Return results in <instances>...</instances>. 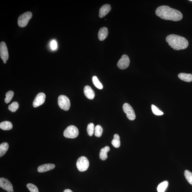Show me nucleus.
I'll return each mask as SVG.
<instances>
[{
    "instance_id": "nucleus-1",
    "label": "nucleus",
    "mask_w": 192,
    "mask_h": 192,
    "mask_svg": "<svg viewBox=\"0 0 192 192\" xmlns=\"http://www.w3.org/2000/svg\"><path fill=\"white\" fill-rule=\"evenodd\" d=\"M156 14L165 20L179 21L183 18V15L179 11L167 6H159L156 10Z\"/></svg>"
},
{
    "instance_id": "nucleus-2",
    "label": "nucleus",
    "mask_w": 192,
    "mask_h": 192,
    "mask_svg": "<svg viewBox=\"0 0 192 192\" xmlns=\"http://www.w3.org/2000/svg\"><path fill=\"white\" fill-rule=\"evenodd\" d=\"M166 41L169 45L174 50H184L188 47V41L185 37L175 34H171L168 36Z\"/></svg>"
},
{
    "instance_id": "nucleus-3",
    "label": "nucleus",
    "mask_w": 192,
    "mask_h": 192,
    "mask_svg": "<svg viewBox=\"0 0 192 192\" xmlns=\"http://www.w3.org/2000/svg\"><path fill=\"white\" fill-rule=\"evenodd\" d=\"M78 135V129L74 125H70L68 126L63 132L64 136L67 138H76Z\"/></svg>"
},
{
    "instance_id": "nucleus-4",
    "label": "nucleus",
    "mask_w": 192,
    "mask_h": 192,
    "mask_svg": "<svg viewBox=\"0 0 192 192\" xmlns=\"http://www.w3.org/2000/svg\"><path fill=\"white\" fill-rule=\"evenodd\" d=\"M76 165L79 171H85L87 170L89 167V161L85 156H81L77 160Z\"/></svg>"
},
{
    "instance_id": "nucleus-5",
    "label": "nucleus",
    "mask_w": 192,
    "mask_h": 192,
    "mask_svg": "<svg viewBox=\"0 0 192 192\" xmlns=\"http://www.w3.org/2000/svg\"><path fill=\"white\" fill-rule=\"evenodd\" d=\"M58 103L61 109L65 111L69 110L70 106V101L67 96L61 95L58 97Z\"/></svg>"
},
{
    "instance_id": "nucleus-6",
    "label": "nucleus",
    "mask_w": 192,
    "mask_h": 192,
    "mask_svg": "<svg viewBox=\"0 0 192 192\" xmlns=\"http://www.w3.org/2000/svg\"><path fill=\"white\" fill-rule=\"evenodd\" d=\"M32 17V14L31 12H28L24 13L19 17L18 25L21 28L25 27Z\"/></svg>"
},
{
    "instance_id": "nucleus-7",
    "label": "nucleus",
    "mask_w": 192,
    "mask_h": 192,
    "mask_svg": "<svg viewBox=\"0 0 192 192\" xmlns=\"http://www.w3.org/2000/svg\"><path fill=\"white\" fill-rule=\"evenodd\" d=\"M123 110L127 115L128 119L130 120H134L136 118V115L133 108L129 104L125 103L123 106Z\"/></svg>"
},
{
    "instance_id": "nucleus-8",
    "label": "nucleus",
    "mask_w": 192,
    "mask_h": 192,
    "mask_svg": "<svg viewBox=\"0 0 192 192\" xmlns=\"http://www.w3.org/2000/svg\"><path fill=\"white\" fill-rule=\"evenodd\" d=\"M130 63L129 57L127 55H123L117 63L118 67L121 70H125L129 67Z\"/></svg>"
},
{
    "instance_id": "nucleus-9",
    "label": "nucleus",
    "mask_w": 192,
    "mask_h": 192,
    "mask_svg": "<svg viewBox=\"0 0 192 192\" xmlns=\"http://www.w3.org/2000/svg\"><path fill=\"white\" fill-rule=\"evenodd\" d=\"M0 187L8 192H14L12 183L5 178H0Z\"/></svg>"
},
{
    "instance_id": "nucleus-10",
    "label": "nucleus",
    "mask_w": 192,
    "mask_h": 192,
    "mask_svg": "<svg viewBox=\"0 0 192 192\" xmlns=\"http://www.w3.org/2000/svg\"><path fill=\"white\" fill-rule=\"evenodd\" d=\"M0 56L3 61H7L9 58L8 48L6 44L4 42L0 44Z\"/></svg>"
},
{
    "instance_id": "nucleus-11",
    "label": "nucleus",
    "mask_w": 192,
    "mask_h": 192,
    "mask_svg": "<svg viewBox=\"0 0 192 192\" xmlns=\"http://www.w3.org/2000/svg\"><path fill=\"white\" fill-rule=\"evenodd\" d=\"M46 95L43 92H40L37 95L33 103V105L34 107H39L43 104L45 102Z\"/></svg>"
},
{
    "instance_id": "nucleus-12",
    "label": "nucleus",
    "mask_w": 192,
    "mask_h": 192,
    "mask_svg": "<svg viewBox=\"0 0 192 192\" xmlns=\"http://www.w3.org/2000/svg\"><path fill=\"white\" fill-rule=\"evenodd\" d=\"M111 6L109 4H105V5L101 6L100 10H99V17L100 18H103L107 15L111 11Z\"/></svg>"
},
{
    "instance_id": "nucleus-13",
    "label": "nucleus",
    "mask_w": 192,
    "mask_h": 192,
    "mask_svg": "<svg viewBox=\"0 0 192 192\" xmlns=\"http://www.w3.org/2000/svg\"><path fill=\"white\" fill-rule=\"evenodd\" d=\"M84 92L85 96L87 98L91 100L94 98L95 94L93 89L90 86H85L84 89Z\"/></svg>"
},
{
    "instance_id": "nucleus-14",
    "label": "nucleus",
    "mask_w": 192,
    "mask_h": 192,
    "mask_svg": "<svg viewBox=\"0 0 192 192\" xmlns=\"http://www.w3.org/2000/svg\"><path fill=\"white\" fill-rule=\"evenodd\" d=\"M55 167V165L54 164H44L39 166L38 168V169H37V171L39 173H43V172L51 170L54 169Z\"/></svg>"
},
{
    "instance_id": "nucleus-15",
    "label": "nucleus",
    "mask_w": 192,
    "mask_h": 192,
    "mask_svg": "<svg viewBox=\"0 0 192 192\" xmlns=\"http://www.w3.org/2000/svg\"><path fill=\"white\" fill-rule=\"evenodd\" d=\"M108 31L107 28L106 27H103L100 28L98 32V38L101 41L104 40L107 36Z\"/></svg>"
},
{
    "instance_id": "nucleus-16",
    "label": "nucleus",
    "mask_w": 192,
    "mask_h": 192,
    "mask_svg": "<svg viewBox=\"0 0 192 192\" xmlns=\"http://www.w3.org/2000/svg\"><path fill=\"white\" fill-rule=\"evenodd\" d=\"M110 150V147L108 146H105L100 150L99 156L101 160H105L107 159V153Z\"/></svg>"
},
{
    "instance_id": "nucleus-17",
    "label": "nucleus",
    "mask_w": 192,
    "mask_h": 192,
    "mask_svg": "<svg viewBox=\"0 0 192 192\" xmlns=\"http://www.w3.org/2000/svg\"><path fill=\"white\" fill-rule=\"evenodd\" d=\"M178 77L181 80L186 82L192 81V74L185 73H180L178 75Z\"/></svg>"
},
{
    "instance_id": "nucleus-18",
    "label": "nucleus",
    "mask_w": 192,
    "mask_h": 192,
    "mask_svg": "<svg viewBox=\"0 0 192 192\" xmlns=\"http://www.w3.org/2000/svg\"><path fill=\"white\" fill-rule=\"evenodd\" d=\"M12 123L8 121H3L0 123V128L4 130H9L13 128Z\"/></svg>"
},
{
    "instance_id": "nucleus-19",
    "label": "nucleus",
    "mask_w": 192,
    "mask_h": 192,
    "mask_svg": "<svg viewBox=\"0 0 192 192\" xmlns=\"http://www.w3.org/2000/svg\"><path fill=\"white\" fill-rule=\"evenodd\" d=\"M9 147L8 143L7 142L2 143L0 145V157L3 156L7 152Z\"/></svg>"
},
{
    "instance_id": "nucleus-20",
    "label": "nucleus",
    "mask_w": 192,
    "mask_h": 192,
    "mask_svg": "<svg viewBox=\"0 0 192 192\" xmlns=\"http://www.w3.org/2000/svg\"><path fill=\"white\" fill-rule=\"evenodd\" d=\"M111 143L113 146L116 148L120 147V137L118 134H114V139L112 141Z\"/></svg>"
},
{
    "instance_id": "nucleus-21",
    "label": "nucleus",
    "mask_w": 192,
    "mask_h": 192,
    "mask_svg": "<svg viewBox=\"0 0 192 192\" xmlns=\"http://www.w3.org/2000/svg\"><path fill=\"white\" fill-rule=\"evenodd\" d=\"M168 185V182L167 181L161 183L159 184L157 188L158 192H164Z\"/></svg>"
},
{
    "instance_id": "nucleus-22",
    "label": "nucleus",
    "mask_w": 192,
    "mask_h": 192,
    "mask_svg": "<svg viewBox=\"0 0 192 192\" xmlns=\"http://www.w3.org/2000/svg\"><path fill=\"white\" fill-rule=\"evenodd\" d=\"M92 82L95 87L99 89H102L103 86L99 81L98 78L96 76H94L92 78Z\"/></svg>"
},
{
    "instance_id": "nucleus-23",
    "label": "nucleus",
    "mask_w": 192,
    "mask_h": 192,
    "mask_svg": "<svg viewBox=\"0 0 192 192\" xmlns=\"http://www.w3.org/2000/svg\"><path fill=\"white\" fill-rule=\"evenodd\" d=\"M103 129L100 125H97L95 127V135L97 137H100L102 135Z\"/></svg>"
},
{
    "instance_id": "nucleus-24",
    "label": "nucleus",
    "mask_w": 192,
    "mask_h": 192,
    "mask_svg": "<svg viewBox=\"0 0 192 192\" xmlns=\"http://www.w3.org/2000/svg\"><path fill=\"white\" fill-rule=\"evenodd\" d=\"M19 107V105L18 103L16 101H14L8 107V109L12 112L16 111Z\"/></svg>"
},
{
    "instance_id": "nucleus-25",
    "label": "nucleus",
    "mask_w": 192,
    "mask_h": 192,
    "mask_svg": "<svg viewBox=\"0 0 192 192\" xmlns=\"http://www.w3.org/2000/svg\"><path fill=\"white\" fill-rule=\"evenodd\" d=\"M95 131L94 125L93 123H90L88 124L87 128V131L90 136L93 135Z\"/></svg>"
},
{
    "instance_id": "nucleus-26",
    "label": "nucleus",
    "mask_w": 192,
    "mask_h": 192,
    "mask_svg": "<svg viewBox=\"0 0 192 192\" xmlns=\"http://www.w3.org/2000/svg\"><path fill=\"white\" fill-rule=\"evenodd\" d=\"M184 175L185 178L189 184L192 185V173L188 170L184 171Z\"/></svg>"
},
{
    "instance_id": "nucleus-27",
    "label": "nucleus",
    "mask_w": 192,
    "mask_h": 192,
    "mask_svg": "<svg viewBox=\"0 0 192 192\" xmlns=\"http://www.w3.org/2000/svg\"><path fill=\"white\" fill-rule=\"evenodd\" d=\"M14 92L12 91H8L6 94V98L5 99V101L6 103L8 104L10 102V101L12 99L13 96H14Z\"/></svg>"
},
{
    "instance_id": "nucleus-28",
    "label": "nucleus",
    "mask_w": 192,
    "mask_h": 192,
    "mask_svg": "<svg viewBox=\"0 0 192 192\" xmlns=\"http://www.w3.org/2000/svg\"><path fill=\"white\" fill-rule=\"evenodd\" d=\"M151 108L152 112L156 115L158 116L162 115L163 114V112L160 111L155 105H152Z\"/></svg>"
},
{
    "instance_id": "nucleus-29",
    "label": "nucleus",
    "mask_w": 192,
    "mask_h": 192,
    "mask_svg": "<svg viewBox=\"0 0 192 192\" xmlns=\"http://www.w3.org/2000/svg\"><path fill=\"white\" fill-rule=\"evenodd\" d=\"M28 188L31 192H39L37 187L31 183H28L26 185Z\"/></svg>"
},
{
    "instance_id": "nucleus-30",
    "label": "nucleus",
    "mask_w": 192,
    "mask_h": 192,
    "mask_svg": "<svg viewBox=\"0 0 192 192\" xmlns=\"http://www.w3.org/2000/svg\"><path fill=\"white\" fill-rule=\"evenodd\" d=\"M57 43L56 41L53 40L51 43V47L52 50H56L57 48Z\"/></svg>"
},
{
    "instance_id": "nucleus-31",
    "label": "nucleus",
    "mask_w": 192,
    "mask_h": 192,
    "mask_svg": "<svg viewBox=\"0 0 192 192\" xmlns=\"http://www.w3.org/2000/svg\"><path fill=\"white\" fill-rule=\"evenodd\" d=\"M63 192H73L71 190H70V189H66L65 190H64Z\"/></svg>"
},
{
    "instance_id": "nucleus-32",
    "label": "nucleus",
    "mask_w": 192,
    "mask_h": 192,
    "mask_svg": "<svg viewBox=\"0 0 192 192\" xmlns=\"http://www.w3.org/2000/svg\"><path fill=\"white\" fill-rule=\"evenodd\" d=\"M3 63L4 64H6V61H3Z\"/></svg>"
},
{
    "instance_id": "nucleus-33",
    "label": "nucleus",
    "mask_w": 192,
    "mask_h": 192,
    "mask_svg": "<svg viewBox=\"0 0 192 192\" xmlns=\"http://www.w3.org/2000/svg\"><path fill=\"white\" fill-rule=\"evenodd\" d=\"M190 1L192 2V0H190Z\"/></svg>"
}]
</instances>
